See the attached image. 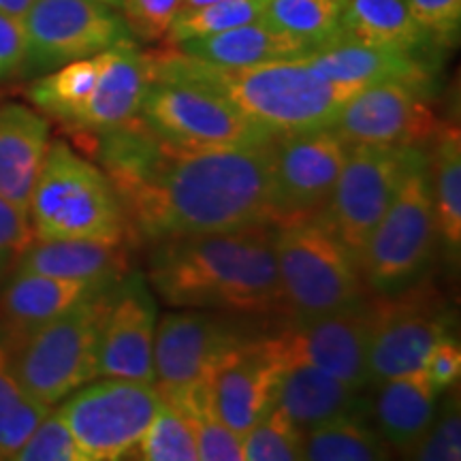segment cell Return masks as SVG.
<instances>
[{
	"label": "cell",
	"mask_w": 461,
	"mask_h": 461,
	"mask_svg": "<svg viewBox=\"0 0 461 461\" xmlns=\"http://www.w3.org/2000/svg\"><path fill=\"white\" fill-rule=\"evenodd\" d=\"M131 235L152 241L276 222L272 141L186 152L167 146L143 180L115 190Z\"/></svg>",
	"instance_id": "obj_1"
},
{
	"label": "cell",
	"mask_w": 461,
	"mask_h": 461,
	"mask_svg": "<svg viewBox=\"0 0 461 461\" xmlns=\"http://www.w3.org/2000/svg\"><path fill=\"white\" fill-rule=\"evenodd\" d=\"M148 282L173 308L285 314L274 222L152 241Z\"/></svg>",
	"instance_id": "obj_2"
},
{
	"label": "cell",
	"mask_w": 461,
	"mask_h": 461,
	"mask_svg": "<svg viewBox=\"0 0 461 461\" xmlns=\"http://www.w3.org/2000/svg\"><path fill=\"white\" fill-rule=\"evenodd\" d=\"M148 58L152 79L216 92L274 137L333 126L344 103L359 92L322 79L303 58L229 67L205 62L176 48L154 51Z\"/></svg>",
	"instance_id": "obj_3"
},
{
	"label": "cell",
	"mask_w": 461,
	"mask_h": 461,
	"mask_svg": "<svg viewBox=\"0 0 461 461\" xmlns=\"http://www.w3.org/2000/svg\"><path fill=\"white\" fill-rule=\"evenodd\" d=\"M282 305L288 321H312L366 303L359 258L321 212L274 222Z\"/></svg>",
	"instance_id": "obj_4"
},
{
	"label": "cell",
	"mask_w": 461,
	"mask_h": 461,
	"mask_svg": "<svg viewBox=\"0 0 461 461\" xmlns=\"http://www.w3.org/2000/svg\"><path fill=\"white\" fill-rule=\"evenodd\" d=\"M28 222L37 241L86 240L126 244L124 205L107 173L65 141H50L34 180Z\"/></svg>",
	"instance_id": "obj_5"
},
{
	"label": "cell",
	"mask_w": 461,
	"mask_h": 461,
	"mask_svg": "<svg viewBox=\"0 0 461 461\" xmlns=\"http://www.w3.org/2000/svg\"><path fill=\"white\" fill-rule=\"evenodd\" d=\"M115 285L7 344L11 370L32 400L54 408L96 378L101 331Z\"/></svg>",
	"instance_id": "obj_6"
},
{
	"label": "cell",
	"mask_w": 461,
	"mask_h": 461,
	"mask_svg": "<svg viewBox=\"0 0 461 461\" xmlns=\"http://www.w3.org/2000/svg\"><path fill=\"white\" fill-rule=\"evenodd\" d=\"M438 230L431 197L428 157L414 165L359 255V267L367 291L395 295L428 276L434 263Z\"/></svg>",
	"instance_id": "obj_7"
},
{
	"label": "cell",
	"mask_w": 461,
	"mask_h": 461,
	"mask_svg": "<svg viewBox=\"0 0 461 461\" xmlns=\"http://www.w3.org/2000/svg\"><path fill=\"white\" fill-rule=\"evenodd\" d=\"M140 120L167 146L186 152L248 148L274 140L216 92L169 79L149 82Z\"/></svg>",
	"instance_id": "obj_8"
},
{
	"label": "cell",
	"mask_w": 461,
	"mask_h": 461,
	"mask_svg": "<svg viewBox=\"0 0 461 461\" xmlns=\"http://www.w3.org/2000/svg\"><path fill=\"white\" fill-rule=\"evenodd\" d=\"M157 384L129 378L90 380L62 400L58 414L88 461L129 459L157 417Z\"/></svg>",
	"instance_id": "obj_9"
},
{
	"label": "cell",
	"mask_w": 461,
	"mask_h": 461,
	"mask_svg": "<svg viewBox=\"0 0 461 461\" xmlns=\"http://www.w3.org/2000/svg\"><path fill=\"white\" fill-rule=\"evenodd\" d=\"M425 157L423 148L350 146L321 214L357 258L402 182Z\"/></svg>",
	"instance_id": "obj_10"
},
{
	"label": "cell",
	"mask_w": 461,
	"mask_h": 461,
	"mask_svg": "<svg viewBox=\"0 0 461 461\" xmlns=\"http://www.w3.org/2000/svg\"><path fill=\"white\" fill-rule=\"evenodd\" d=\"M370 303L372 338L367 367L372 387L419 372L431 346L453 333V314L440 291L425 278L395 295H376Z\"/></svg>",
	"instance_id": "obj_11"
},
{
	"label": "cell",
	"mask_w": 461,
	"mask_h": 461,
	"mask_svg": "<svg viewBox=\"0 0 461 461\" xmlns=\"http://www.w3.org/2000/svg\"><path fill=\"white\" fill-rule=\"evenodd\" d=\"M22 26L26 50L20 75L24 77H39L132 39L122 14L99 0H34Z\"/></svg>",
	"instance_id": "obj_12"
},
{
	"label": "cell",
	"mask_w": 461,
	"mask_h": 461,
	"mask_svg": "<svg viewBox=\"0 0 461 461\" xmlns=\"http://www.w3.org/2000/svg\"><path fill=\"white\" fill-rule=\"evenodd\" d=\"M252 338L229 312L201 308L167 312L157 322L154 372L163 400L173 402L205 384L210 372L229 350Z\"/></svg>",
	"instance_id": "obj_13"
},
{
	"label": "cell",
	"mask_w": 461,
	"mask_h": 461,
	"mask_svg": "<svg viewBox=\"0 0 461 461\" xmlns=\"http://www.w3.org/2000/svg\"><path fill=\"white\" fill-rule=\"evenodd\" d=\"M431 92L403 82L367 86L344 103L331 129L348 146L425 149L442 126L429 105Z\"/></svg>",
	"instance_id": "obj_14"
},
{
	"label": "cell",
	"mask_w": 461,
	"mask_h": 461,
	"mask_svg": "<svg viewBox=\"0 0 461 461\" xmlns=\"http://www.w3.org/2000/svg\"><path fill=\"white\" fill-rule=\"evenodd\" d=\"M372 303L366 302L344 312L312 321H291L272 336L285 367L291 363H308L331 374L348 387L363 391L370 384Z\"/></svg>",
	"instance_id": "obj_15"
},
{
	"label": "cell",
	"mask_w": 461,
	"mask_h": 461,
	"mask_svg": "<svg viewBox=\"0 0 461 461\" xmlns=\"http://www.w3.org/2000/svg\"><path fill=\"white\" fill-rule=\"evenodd\" d=\"M348 149V143L331 126L274 137L276 221L321 212L331 197Z\"/></svg>",
	"instance_id": "obj_16"
},
{
	"label": "cell",
	"mask_w": 461,
	"mask_h": 461,
	"mask_svg": "<svg viewBox=\"0 0 461 461\" xmlns=\"http://www.w3.org/2000/svg\"><path fill=\"white\" fill-rule=\"evenodd\" d=\"M285 361L272 336L248 338L229 350L205 380L212 411L227 428L244 436L276 406Z\"/></svg>",
	"instance_id": "obj_17"
},
{
	"label": "cell",
	"mask_w": 461,
	"mask_h": 461,
	"mask_svg": "<svg viewBox=\"0 0 461 461\" xmlns=\"http://www.w3.org/2000/svg\"><path fill=\"white\" fill-rule=\"evenodd\" d=\"M158 308L141 272H129L115 285L113 302L101 331L96 378H129L157 384L154 336Z\"/></svg>",
	"instance_id": "obj_18"
},
{
	"label": "cell",
	"mask_w": 461,
	"mask_h": 461,
	"mask_svg": "<svg viewBox=\"0 0 461 461\" xmlns=\"http://www.w3.org/2000/svg\"><path fill=\"white\" fill-rule=\"evenodd\" d=\"M99 58V77L88 99L65 126L77 132L99 135L140 118L149 77L148 51H141L135 39L112 45Z\"/></svg>",
	"instance_id": "obj_19"
},
{
	"label": "cell",
	"mask_w": 461,
	"mask_h": 461,
	"mask_svg": "<svg viewBox=\"0 0 461 461\" xmlns=\"http://www.w3.org/2000/svg\"><path fill=\"white\" fill-rule=\"evenodd\" d=\"M303 60L322 79L353 90L384 82H403L434 90L436 65L431 58L357 43L346 37L312 51Z\"/></svg>",
	"instance_id": "obj_20"
},
{
	"label": "cell",
	"mask_w": 461,
	"mask_h": 461,
	"mask_svg": "<svg viewBox=\"0 0 461 461\" xmlns=\"http://www.w3.org/2000/svg\"><path fill=\"white\" fill-rule=\"evenodd\" d=\"M50 146V122L22 103H0V197L26 212Z\"/></svg>",
	"instance_id": "obj_21"
},
{
	"label": "cell",
	"mask_w": 461,
	"mask_h": 461,
	"mask_svg": "<svg viewBox=\"0 0 461 461\" xmlns=\"http://www.w3.org/2000/svg\"><path fill=\"white\" fill-rule=\"evenodd\" d=\"M276 408L302 431L346 414L370 412V403L359 389L308 363H291L282 370Z\"/></svg>",
	"instance_id": "obj_22"
},
{
	"label": "cell",
	"mask_w": 461,
	"mask_h": 461,
	"mask_svg": "<svg viewBox=\"0 0 461 461\" xmlns=\"http://www.w3.org/2000/svg\"><path fill=\"white\" fill-rule=\"evenodd\" d=\"M15 272L109 286L129 274V252H126V244H101V241L86 240H32V244L20 252Z\"/></svg>",
	"instance_id": "obj_23"
},
{
	"label": "cell",
	"mask_w": 461,
	"mask_h": 461,
	"mask_svg": "<svg viewBox=\"0 0 461 461\" xmlns=\"http://www.w3.org/2000/svg\"><path fill=\"white\" fill-rule=\"evenodd\" d=\"M113 286V285H109ZM109 286L82 280L51 278L41 274L15 272L14 280L0 295V319L7 327L11 342L37 330L43 322L65 314L75 303Z\"/></svg>",
	"instance_id": "obj_24"
},
{
	"label": "cell",
	"mask_w": 461,
	"mask_h": 461,
	"mask_svg": "<svg viewBox=\"0 0 461 461\" xmlns=\"http://www.w3.org/2000/svg\"><path fill=\"white\" fill-rule=\"evenodd\" d=\"M376 387L370 406L376 431L391 448L408 455L434 423L440 393L428 383L423 370L384 380Z\"/></svg>",
	"instance_id": "obj_25"
},
{
	"label": "cell",
	"mask_w": 461,
	"mask_h": 461,
	"mask_svg": "<svg viewBox=\"0 0 461 461\" xmlns=\"http://www.w3.org/2000/svg\"><path fill=\"white\" fill-rule=\"evenodd\" d=\"M342 34L357 43L429 58L438 48L408 11L406 0H346Z\"/></svg>",
	"instance_id": "obj_26"
},
{
	"label": "cell",
	"mask_w": 461,
	"mask_h": 461,
	"mask_svg": "<svg viewBox=\"0 0 461 461\" xmlns=\"http://www.w3.org/2000/svg\"><path fill=\"white\" fill-rule=\"evenodd\" d=\"M173 48L188 56L201 58L205 62L229 67L302 60V58L310 54L303 45L285 37V34L272 31L263 20L230 28V31L207 34V37L190 39V41L173 45Z\"/></svg>",
	"instance_id": "obj_27"
},
{
	"label": "cell",
	"mask_w": 461,
	"mask_h": 461,
	"mask_svg": "<svg viewBox=\"0 0 461 461\" xmlns=\"http://www.w3.org/2000/svg\"><path fill=\"white\" fill-rule=\"evenodd\" d=\"M428 154V176L440 240L457 261L461 248V137L457 126H440Z\"/></svg>",
	"instance_id": "obj_28"
},
{
	"label": "cell",
	"mask_w": 461,
	"mask_h": 461,
	"mask_svg": "<svg viewBox=\"0 0 461 461\" xmlns=\"http://www.w3.org/2000/svg\"><path fill=\"white\" fill-rule=\"evenodd\" d=\"M342 9L344 0H269L261 20L312 54L344 39Z\"/></svg>",
	"instance_id": "obj_29"
},
{
	"label": "cell",
	"mask_w": 461,
	"mask_h": 461,
	"mask_svg": "<svg viewBox=\"0 0 461 461\" xmlns=\"http://www.w3.org/2000/svg\"><path fill=\"white\" fill-rule=\"evenodd\" d=\"M391 447L363 414H346L303 431V459L312 461H380Z\"/></svg>",
	"instance_id": "obj_30"
},
{
	"label": "cell",
	"mask_w": 461,
	"mask_h": 461,
	"mask_svg": "<svg viewBox=\"0 0 461 461\" xmlns=\"http://www.w3.org/2000/svg\"><path fill=\"white\" fill-rule=\"evenodd\" d=\"M99 77V58H82L39 75L28 86L26 96L39 112L67 124L84 105Z\"/></svg>",
	"instance_id": "obj_31"
},
{
	"label": "cell",
	"mask_w": 461,
	"mask_h": 461,
	"mask_svg": "<svg viewBox=\"0 0 461 461\" xmlns=\"http://www.w3.org/2000/svg\"><path fill=\"white\" fill-rule=\"evenodd\" d=\"M51 406L32 400L11 370L9 346L0 342V459H14Z\"/></svg>",
	"instance_id": "obj_32"
},
{
	"label": "cell",
	"mask_w": 461,
	"mask_h": 461,
	"mask_svg": "<svg viewBox=\"0 0 461 461\" xmlns=\"http://www.w3.org/2000/svg\"><path fill=\"white\" fill-rule=\"evenodd\" d=\"M131 459L141 461H197V438L180 408L173 403H160L157 417L152 419L140 445L132 448Z\"/></svg>",
	"instance_id": "obj_33"
},
{
	"label": "cell",
	"mask_w": 461,
	"mask_h": 461,
	"mask_svg": "<svg viewBox=\"0 0 461 461\" xmlns=\"http://www.w3.org/2000/svg\"><path fill=\"white\" fill-rule=\"evenodd\" d=\"M267 3L269 0H221V3L207 5V7L180 11L167 32L165 41L173 48V45L190 41V39L250 24V22L261 20Z\"/></svg>",
	"instance_id": "obj_34"
},
{
	"label": "cell",
	"mask_w": 461,
	"mask_h": 461,
	"mask_svg": "<svg viewBox=\"0 0 461 461\" xmlns=\"http://www.w3.org/2000/svg\"><path fill=\"white\" fill-rule=\"evenodd\" d=\"M241 453L248 461L303 459V431L274 406L241 436Z\"/></svg>",
	"instance_id": "obj_35"
},
{
	"label": "cell",
	"mask_w": 461,
	"mask_h": 461,
	"mask_svg": "<svg viewBox=\"0 0 461 461\" xmlns=\"http://www.w3.org/2000/svg\"><path fill=\"white\" fill-rule=\"evenodd\" d=\"M420 461H459L461 459V412L459 395H448L442 408L438 406L436 419L417 447L406 455Z\"/></svg>",
	"instance_id": "obj_36"
},
{
	"label": "cell",
	"mask_w": 461,
	"mask_h": 461,
	"mask_svg": "<svg viewBox=\"0 0 461 461\" xmlns=\"http://www.w3.org/2000/svg\"><path fill=\"white\" fill-rule=\"evenodd\" d=\"M17 461H88L60 414L51 411L15 453Z\"/></svg>",
	"instance_id": "obj_37"
},
{
	"label": "cell",
	"mask_w": 461,
	"mask_h": 461,
	"mask_svg": "<svg viewBox=\"0 0 461 461\" xmlns=\"http://www.w3.org/2000/svg\"><path fill=\"white\" fill-rule=\"evenodd\" d=\"M118 11L132 39L157 43L167 39L173 20L182 11V0H120Z\"/></svg>",
	"instance_id": "obj_38"
},
{
	"label": "cell",
	"mask_w": 461,
	"mask_h": 461,
	"mask_svg": "<svg viewBox=\"0 0 461 461\" xmlns=\"http://www.w3.org/2000/svg\"><path fill=\"white\" fill-rule=\"evenodd\" d=\"M414 22L438 50L453 48L461 31V0H406Z\"/></svg>",
	"instance_id": "obj_39"
},
{
	"label": "cell",
	"mask_w": 461,
	"mask_h": 461,
	"mask_svg": "<svg viewBox=\"0 0 461 461\" xmlns=\"http://www.w3.org/2000/svg\"><path fill=\"white\" fill-rule=\"evenodd\" d=\"M420 370L438 393L457 387L461 376V346L457 338L448 333V336L438 339L429 348Z\"/></svg>",
	"instance_id": "obj_40"
},
{
	"label": "cell",
	"mask_w": 461,
	"mask_h": 461,
	"mask_svg": "<svg viewBox=\"0 0 461 461\" xmlns=\"http://www.w3.org/2000/svg\"><path fill=\"white\" fill-rule=\"evenodd\" d=\"M26 37L20 17L0 11V84L20 75L24 65Z\"/></svg>",
	"instance_id": "obj_41"
},
{
	"label": "cell",
	"mask_w": 461,
	"mask_h": 461,
	"mask_svg": "<svg viewBox=\"0 0 461 461\" xmlns=\"http://www.w3.org/2000/svg\"><path fill=\"white\" fill-rule=\"evenodd\" d=\"M32 229L26 212L17 210L9 201L0 197V252L20 255L32 244Z\"/></svg>",
	"instance_id": "obj_42"
},
{
	"label": "cell",
	"mask_w": 461,
	"mask_h": 461,
	"mask_svg": "<svg viewBox=\"0 0 461 461\" xmlns=\"http://www.w3.org/2000/svg\"><path fill=\"white\" fill-rule=\"evenodd\" d=\"M34 0H0V11L7 15H14V17H24L26 11L31 9V5Z\"/></svg>",
	"instance_id": "obj_43"
},
{
	"label": "cell",
	"mask_w": 461,
	"mask_h": 461,
	"mask_svg": "<svg viewBox=\"0 0 461 461\" xmlns=\"http://www.w3.org/2000/svg\"><path fill=\"white\" fill-rule=\"evenodd\" d=\"M214 3H221V0H182V11L207 7V5H214Z\"/></svg>",
	"instance_id": "obj_44"
},
{
	"label": "cell",
	"mask_w": 461,
	"mask_h": 461,
	"mask_svg": "<svg viewBox=\"0 0 461 461\" xmlns=\"http://www.w3.org/2000/svg\"><path fill=\"white\" fill-rule=\"evenodd\" d=\"M9 258H11V255H7V252H0V276H3L5 267H7Z\"/></svg>",
	"instance_id": "obj_45"
},
{
	"label": "cell",
	"mask_w": 461,
	"mask_h": 461,
	"mask_svg": "<svg viewBox=\"0 0 461 461\" xmlns=\"http://www.w3.org/2000/svg\"><path fill=\"white\" fill-rule=\"evenodd\" d=\"M99 3H105L109 7H115V9L120 7V0H99Z\"/></svg>",
	"instance_id": "obj_46"
},
{
	"label": "cell",
	"mask_w": 461,
	"mask_h": 461,
	"mask_svg": "<svg viewBox=\"0 0 461 461\" xmlns=\"http://www.w3.org/2000/svg\"><path fill=\"white\" fill-rule=\"evenodd\" d=\"M344 5H346V0H344Z\"/></svg>",
	"instance_id": "obj_47"
}]
</instances>
